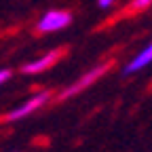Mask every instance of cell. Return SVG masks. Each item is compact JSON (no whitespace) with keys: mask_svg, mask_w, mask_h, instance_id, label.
<instances>
[{"mask_svg":"<svg viewBox=\"0 0 152 152\" xmlns=\"http://www.w3.org/2000/svg\"><path fill=\"white\" fill-rule=\"evenodd\" d=\"M49 99H51V93H49V91L36 93V95H32L28 102H23L21 106H17L15 110H11L9 116H7L4 121H7V123H13V121H19V118H26V116H30L32 112H36L38 108H42Z\"/></svg>","mask_w":152,"mask_h":152,"instance_id":"obj_3","label":"cell"},{"mask_svg":"<svg viewBox=\"0 0 152 152\" xmlns=\"http://www.w3.org/2000/svg\"><path fill=\"white\" fill-rule=\"evenodd\" d=\"M108 68H110V64H99V66H95V68H91L87 74H83L76 83H72L68 89H64L61 93H59V97L57 99H70V97H74V95H78L80 91H85L87 87H91L93 83H97L99 80V76H104L106 72H108Z\"/></svg>","mask_w":152,"mask_h":152,"instance_id":"obj_1","label":"cell"},{"mask_svg":"<svg viewBox=\"0 0 152 152\" xmlns=\"http://www.w3.org/2000/svg\"><path fill=\"white\" fill-rule=\"evenodd\" d=\"M152 64V42L146 47V49H142L133 59L123 68V74L125 76H131V74H135V72H140V70H144L146 66H150Z\"/></svg>","mask_w":152,"mask_h":152,"instance_id":"obj_5","label":"cell"},{"mask_svg":"<svg viewBox=\"0 0 152 152\" xmlns=\"http://www.w3.org/2000/svg\"><path fill=\"white\" fill-rule=\"evenodd\" d=\"M72 23V15L68 11H47L36 23V30L38 32H59L64 28H68Z\"/></svg>","mask_w":152,"mask_h":152,"instance_id":"obj_2","label":"cell"},{"mask_svg":"<svg viewBox=\"0 0 152 152\" xmlns=\"http://www.w3.org/2000/svg\"><path fill=\"white\" fill-rule=\"evenodd\" d=\"M11 74H13L11 70H0V85H4V83L11 78Z\"/></svg>","mask_w":152,"mask_h":152,"instance_id":"obj_7","label":"cell"},{"mask_svg":"<svg viewBox=\"0 0 152 152\" xmlns=\"http://www.w3.org/2000/svg\"><path fill=\"white\" fill-rule=\"evenodd\" d=\"M114 2V0H97V4H99V9H108L110 4Z\"/></svg>","mask_w":152,"mask_h":152,"instance_id":"obj_8","label":"cell"},{"mask_svg":"<svg viewBox=\"0 0 152 152\" xmlns=\"http://www.w3.org/2000/svg\"><path fill=\"white\" fill-rule=\"evenodd\" d=\"M61 57V51H53V53H47V55H42V57H38V59H34V61H28L23 68H21V72L23 74H40V72H45V70H49L57 59Z\"/></svg>","mask_w":152,"mask_h":152,"instance_id":"obj_4","label":"cell"},{"mask_svg":"<svg viewBox=\"0 0 152 152\" xmlns=\"http://www.w3.org/2000/svg\"><path fill=\"white\" fill-rule=\"evenodd\" d=\"M148 4H152V0H133V7L135 9H146Z\"/></svg>","mask_w":152,"mask_h":152,"instance_id":"obj_6","label":"cell"}]
</instances>
